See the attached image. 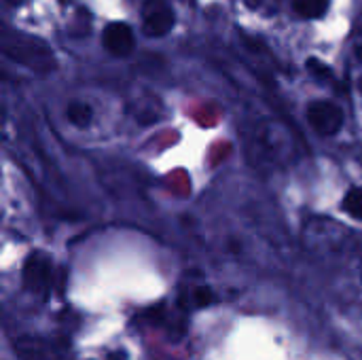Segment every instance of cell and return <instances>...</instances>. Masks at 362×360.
<instances>
[{"instance_id": "obj_7", "label": "cell", "mask_w": 362, "mask_h": 360, "mask_svg": "<svg viewBox=\"0 0 362 360\" xmlns=\"http://www.w3.org/2000/svg\"><path fill=\"white\" fill-rule=\"evenodd\" d=\"M66 115H68V121L76 127H87L93 119V110L89 108V104H83V102H72Z\"/></svg>"}, {"instance_id": "obj_4", "label": "cell", "mask_w": 362, "mask_h": 360, "mask_svg": "<svg viewBox=\"0 0 362 360\" xmlns=\"http://www.w3.org/2000/svg\"><path fill=\"white\" fill-rule=\"evenodd\" d=\"M174 28V11L165 0H146L142 4V30L146 36H165Z\"/></svg>"}, {"instance_id": "obj_3", "label": "cell", "mask_w": 362, "mask_h": 360, "mask_svg": "<svg viewBox=\"0 0 362 360\" xmlns=\"http://www.w3.org/2000/svg\"><path fill=\"white\" fill-rule=\"evenodd\" d=\"M308 121L320 136H335L344 127V110L331 100H316L308 106Z\"/></svg>"}, {"instance_id": "obj_9", "label": "cell", "mask_w": 362, "mask_h": 360, "mask_svg": "<svg viewBox=\"0 0 362 360\" xmlns=\"http://www.w3.org/2000/svg\"><path fill=\"white\" fill-rule=\"evenodd\" d=\"M191 306L193 308H197V310H202V308H208V306H212L214 301H216V297H214V293H212V289L210 286H206V284H199V286H195L193 291H191Z\"/></svg>"}, {"instance_id": "obj_6", "label": "cell", "mask_w": 362, "mask_h": 360, "mask_svg": "<svg viewBox=\"0 0 362 360\" xmlns=\"http://www.w3.org/2000/svg\"><path fill=\"white\" fill-rule=\"evenodd\" d=\"M293 6H295L297 15H301L305 19H316L327 13L329 0H293Z\"/></svg>"}, {"instance_id": "obj_10", "label": "cell", "mask_w": 362, "mask_h": 360, "mask_svg": "<svg viewBox=\"0 0 362 360\" xmlns=\"http://www.w3.org/2000/svg\"><path fill=\"white\" fill-rule=\"evenodd\" d=\"M308 64H310L312 72H316L318 76H325V79L331 76V68H329V66H325V64H320V62H316V59H310Z\"/></svg>"}, {"instance_id": "obj_8", "label": "cell", "mask_w": 362, "mask_h": 360, "mask_svg": "<svg viewBox=\"0 0 362 360\" xmlns=\"http://www.w3.org/2000/svg\"><path fill=\"white\" fill-rule=\"evenodd\" d=\"M344 210L356 219V221H362V187H356V189H350L344 197Z\"/></svg>"}, {"instance_id": "obj_11", "label": "cell", "mask_w": 362, "mask_h": 360, "mask_svg": "<svg viewBox=\"0 0 362 360\" xmlns=\"http://www.w3.org/2000/svg\"><path fill=\"white\" fill-rule=\"evenodd\" d=\"M356 53H358V57L362 59V47H358V51H356Z\"/></svg>"}, {"instance_id": "obj_1", "label": "cell", "mask_w": 362, "mask_h": 360, "mask_svg": "<svg viewBox=\"0 0 362 360\" xmlns=\"http://www.w3.org/2000/svg\"><path fill=\"white\" fill-rule=\"evenodd\" d=\"M21 280L25 291L38 297H49L53 289V261L45 252H32L21 269Z\"/></svg>"}, {"instance_id": "obj_5", "label": "cell", "mask_w": 362, "mask_h": 360, "mask_svg": "<svg viewBox=\"0 0 362 360\" xmlns=\"http://www.w3.org/2000/svg\"><path fill=\"white\" fill-rule=\"evenodd\" d=\"M102 42L104 47L112 53V55H129L134 51V32L127 23H121V21H115V23H108L104 28V34H102Z\"/></svg>"}, {"instance_id": "obj_2", "label": "cell", "mask_w": 362, "mask_h": 360, "mask_svg": "<svg viewBox=\"0 0 362 360\" xmlns=\"http://www.w3.org/2000/svg\"><path fill=\"white\" fill-rule=\"evenodd\" d=\"M15 354L21 360H68L70 352L64 342H51L42 337L15 339Z\"/></svg>"}]
</instances>
